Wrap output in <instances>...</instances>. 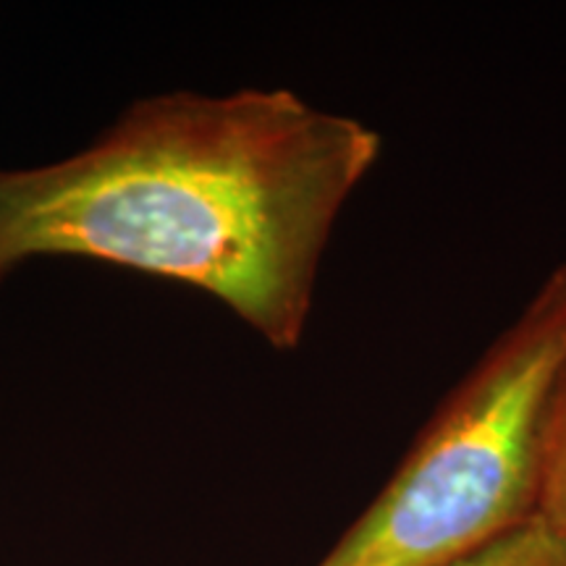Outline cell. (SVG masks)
<instances>
[{"mask_svg": "<svg viewBox=\"0 0 566 566\" xmlns=\"http://www.w3.org/2000/svg\"><path fill=\"white\" fill-rule=\"evenodd\" d=\"M380 153L373 126L292 90L142 97L84 150L0 168V281L45 254L132 268L216 296L292 352L338 216Z\"/></svg>", "mask_w": 566, "mask_h": 566, "instance_id": "6da1fadb", "label": "cell"}, {"mask_svg": "<svg viewBox=\"0 0 566 566\" xmlns=\"http://www.w3.org/2000/svg\"><path fill=\"white\" fill-rule=\"evenodd\" d=\"M566 370V263L451 388L384 491L317 566H451L537 514Z\"/></svg>", "mask_w": 566, "mask_h": 566, "instance_id": "7a4b0ae2", "label": "cell"}, {"mask_svg": "<svg viewBox=\"0 0 566 566\" xmlns=\"http://www.w3.org/2000/svg\"><path fill=\"white\" fill-rule=\"evenodd\" d=\"M535 516L566 551V370L551 407Z\"/></svg>", "mask_w": 566, "mask_h": 566, "instance_id": "3957f363", "label": "cell"}, {"mask_svg": "<svg viewBox=\"0 0 566 566\" xmlns=\"http://www.w3.org/2000/svg\"><path fill=\"white\" fill-rule=\"evenodd\" d=\"M451 566H566V551L535 516L527 525Z\"/></svg>", "mask_w": 566, "mask_h": 566, "instance_id": "277c9868", "label": "cell"}]
</instances>
